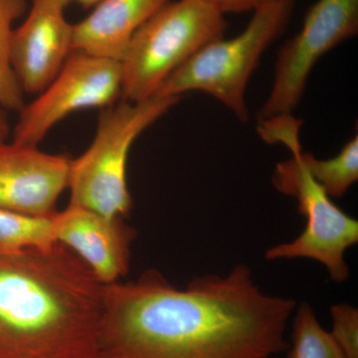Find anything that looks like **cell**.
<instances>
[{"label": "cell", "mask_w": 358, "mask_h": 358, "mask_svg": "<svg viewBox=\"0 0 358 358\" xmlns=\"http://www.w3.org/2000/svg\"><path fill=\"white\" fill-rule=\"evenodd\" d=\"M121 91V62L72 52L50 83L18 113L13 141L38 147L68 115L88 108L109 107Z\"/></svg>", "instance_id": "cell-7"}, {"label": "cell", "mask_w": 358, "mask_h": 358, "mask_svg": "<svg viewBox=\"0 0 358 358\" xmlns=\"http://www.w3.org/2000/svg\"><path fill=\"white\" fill-rule=\"evenodd\" d=\"M227 28L225 14L207 0H171L134 34L122 66V100L140 102Z\"/></svg>", "instance_id": "cell-5"}, {"label": "cell", "mask_w": 358, "mask_h": 358, "mask_svg": "<svg viewBox=\"0 0 358 358\" xmlns=\"http://www.w3.org/2000/svg\"><path fill=\"white\" fill-rule=\"evenodd\" d=\"M56 243L52 217H33L0 209V253L48 248Z\"/></svg>", "instance_id": "cell-16"}, {"label": "cell", "mask_w": 358, "mask_h": 358, "mask_svg": "<svg viewBox=\"0 0 358 358\" xmlns=\"http://www.w3.org/2000/svg\"><path fill=\"white\" fill-rule=\"evenodd\" d=\"M10 134V126L7 120L6 112L0 109V141H6Z\"/></svg>", "instance_id": "cell-19"}, {"label": "cell", "mask_w": 358, "mask_h": 358, "mask_svg": "<svg viewBox=\"0 0 358 358\" xmlns=\"http://www.w3.org/2000/svg\"><path fill=\"white\" fill-rule=\"evenodd\" d=\"M101 0H69L70 3L75 2L78 6H82L85 9H92Z\"/></svg>", "instance_id": "cell-20"}, {"label": "cell", "mask_w": 358, "mask_h": 358, "mask_svg": "<svg viewBox=\"0 0 358 358\" xmlns=\"http://www.w3.org/2000/svg\"><path fill=\"white\" fill-rule=\"evenodd\" d=\"M357 32L358 0H317L306 14L300 31L278 54L274 83L259 122L292 115L317 61Z\"/></svg>", "instance_id": "cell-8"}, {"label": "cell", "mask_w": 358, "mask_h": 358, "mask_svg": "<svg viewBox=\"0 0 358 358\" xmlns=\"http://www.w3.org/2000/svg\"><path fill=\"white\" fill-rule=\"evenodd\" d=\"M28 6V0H0V109L6 112L20 113L26 103L11 63V39L16 21L25 15Z\"/></svg>", "instance_id": "cell-13"}, {"label": "cell", "mask_w": 358, "mask_h": 358, "mask_svg": "<svg viewBox=\"0 0 358 358\" xmlns=\"http://www.w3.org/2000/svg\"><path fill=\"white\" fill-rule=\"evenodd\" d=\"M71 159L38 147L0 141V209L52 217L68 188Z\"/></svg>", "instance_id": "cell-10"}, {"label": "cell", "mask_w": 358, "mask_h": 358, "mask_svg": "<svg viewBox=\"0 0 358 358\" xmlns=\"http://www.w3.org/2000/svg\"><path fill=\"white\" fill-rule=\"evenodd\" d=\"M292 319L287 358H346L308 303L296 306Z\"/></svg>", "instance_id": "cell-15"}, {"label": "cell", "mask_w": 358, "mask_h": 358, "mask_svg": "<svg viewBox=\"0 0 358 358\" xmlns=\"http://www.w3.org/2000/svg\"><path fill=\"white\" fill-rule=\"evenodd\" d=\"M171 0H101L73 24L72 51L122 62L138 30Z\"/></svg>", "instance_id": "cell-12"}, {"label": "cell", "mask_w": 358, "mask_h": 358, "mask_svg": "<svg viewBox=\"0 0 358 358\" xmlns=\"http://www.w3.org/2000/svg\"><path fill=\"white\" fill-rule=\"evenodd\" d=\"M69 0H30L26 17L14 28L11 63L24 93H40L72 53Z\"/></svg>", "instance_id": "cell-9"}, {"label": "cell", "mask_w": 358, "mask_h": 358, "mask_svg": "<svg viewBox=\"0 0 358 358\" xmlns=\"http://www.w3.org/2000/svg\"><path fill=\"white\" fill-rule=\"evenodd\" d=\"M288 148L292 157L277 164L273 185L278 192L296 200L307 225L293 241L268 249L266 259H312L326 267L333 281L345 282L350 268L345 255L357 243V220L338 208L308 173L300 159V141Z\"/></svg>", "instance_id": "cell-6"}, {"label": "cell", "mask_w": 358, "mask_h": 358, "mask_svg": "<svg viewBox=\"0 0 358 358\" xmlns=\"http://www.w3.org/2000/svg\"><path fill=\"white\" fill-rule=\"evenodd\" d=\"M103 292L58 242L0 253V358H96Z\"/></svg>", "instance_id": "cell-2"}, {"label": "cell", "mask_w": 358, "mask_h": 358, "mask_svg": "<svg viewBox=\"0 0 358 358\" xmlns=\"http://www.w3.org/2000/svg\"><path fill=\"white\" fill-rule=\"evenodd\" d=\"M293 8L294 0H285L255 9L243 31L205 45L167 78L155 96L180 98L186 92H204L246 122L250 78L264 52L286 29Z\"/></svg>", "instance_id": "cell-4"}, {"label": "cell", "mask_w": 358, "mask_h": 358, "mask_svg": "<svg viewBox=\"0 0 358 358\" xmlns=\"http://www.w3.org/2000/svg\"><path fill=\"white\" fill-rule=\"evenodd\" d=\"M53 221L56 242L76 254L103 285L128 274L136 231L124 218L69 204Z\"/></svg>", "instance_id": "cell-11"}, {"label": "cell", "mask_w": 358, "mask_h": 358, "mask_svg": "<svg viewBox=\"0 0 358 358\" xmlns=\"http://www.w3.org/2000/svg\"><path fill=\"white\" fill-rule=\"evenodd\" d=\"M333 329L329 331L346 358H358V310L350 303L331 308Z\"/></svg>", "instance_id": "cell-17"}, {"label": "cell", "mask_w": 358, "mask_h": 358, "mask_svg": "<svg viewBox=\"0 0 358 358\" xmlns=\"http://www.w3.org/2000/svg\"><path fill=\"white\" fill-rule=\"evenodd\" d=\"M180 100L154 96L140 102L122 100L103 108L89 148L71 159L70 203L109 217L124 218L133 207L127 166L134 141Z\"/></svg>", "instance_id": "cell-3"}, {"label": "cell", "mask_w": 358, "mask_h": 358, "mask_svg": "<svg viewBox=\"0 0 358 358\" xmlns=\"http://www.w3.org/2000/svg\"><path fill=\"white\" fill-rule=\"evenodd\" d=\"M303 166L329 197L339 199L358 179V136H355L338 155L329 159H317L308 152H300Z\"/></svg>", "instance_id": "cell-14"}, {"label": "cell", "mask_w": 358, "mask_h": 358, "mask_svg": "<svg viewBox=\"0 0 358 358\" xmlns=\"http://www.w3.org/2000/svg\"><path fill=\"white\" fill-rule=\"evenodd\" d=\"M224 14L254 11L259 7L285 0H207Z\"/></svg>", "instance_id": "cell-18"}, {"label": "cell", "mask_w": 358, "mask_h": 358, "mask_svg": "<svg viewBox=\"0 0 358 358\" xmlns=\"http://www.w3.org/2000/svg\"><path fill=\"white\" fill-rule=\"evenodd\" d=\"M296 306L262 291L243 264L185 289L147 271L105 285L96 358H275Z\"/></svg>", "instance_id": "cell-1"}]
</instances>
